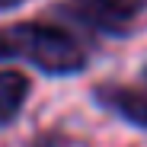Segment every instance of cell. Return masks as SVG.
<instances>
[{
  "label": "cell",
  "instance_id": "6da1fadb",
  "mask_svg": "<svg viewBox=\"0 0 147 147\" xmlns=\"http://www.w3.org/2000/svg\"><path fill=\"white\" fill-rule=\"evenodd\" d=\"M0 61H29L42 74L70 77L90 64V55L70 29L32 19L0 26Z\"/></svg>",
  "mask_w": 147,
  "mask_h": 147
},
{
  "label": "cell",
  "instance_id": "7a4b0ae2",
  "mask_svg": "<svg viewBox=\"0 0 147 147\" xmlns=\"http://www.w3.org/2000/svg\"><path fill=\"white\" fill-rule=\"evenodd\" d=\"M64 10L96 32L125 35L141 13V0H64Z\"/></svg>",
  "mask_w": 147,
  "mask_h": 147
},
{
  "label": "cell",
  "instance_id": "52a82bcc",
  "mask_svg": "<svg viewBox=\"0 0 147 147\" xmlns=\"http://www.w3.org/2000/svg\"><path fill=\"white\" fill-rule=\"evenodd\" d=\"M141 77H144V83H147V67H144V70H141Z\"/></svg>",
  "mask_w": 147,
  "mask_h": 147
},
{
  "label": "cell",
  "instance_id": "3957f363",
  "mask_svg": "<svg viewBox=\"0 0 147 147\" xmlns=\"http://www.w3.org/2000/svg\"><path fill=\"white\" fill-rule=\"evenodd\" d=\"M93 99L106 112L125 118L128 125L147 128V93L144 90H131V86H121V83H99L93 90Z\"/></svg>",
  "mask_w": 147,
  "mask_h": 147
},
{
  "label": "cell",
  "instance_id": "277c9868",
  "mask_svg": "<svg viewBox=\"0 0 147 147\" xmlns=\"http://www.w3.org/2000/svg\"><path fill=\"white\" fill-rule=\"evenodd\" d=\"M32 83L22 70L7 67L0 70V125H10V121L22 112V102L29 99Z\"/></svg>",
  "mask_w": 147,
  "mask_h": 147
},
{
  "label": "cell",
  "instance_id": "5b68a950",
  "mask_svg": "<svg viewBox=\"0 0 147 147\" xmlns=\"http://www.w3.org/2000/svg\"><path fill=\"white\" fill-rule=\"evenodd\" d=\"M35 147H67V141H64V138H58V134H51V138H42Z\"/></svg>",
  "mask_w": 147,
  "mask_h": 147
},
{
  "label": "cell",
  "instance_id": "8992f818",
  "mask_svg": "<svg viewBox=\"0 0 147 147\" xmlns=\"http://www.w3.org/2000/svg\"><path fill=\"white\" fill-rule=\"evenodd\" d=\"M22 0H0V10H13V7H19Z\"/></svg>",
  "mask_w": 147,
  "mask_h": 147
}]
</instances>
